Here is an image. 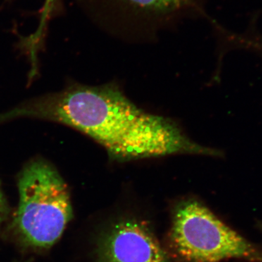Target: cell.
I'll list each match as a JSON object with an SVG mask.
<instances>
[{
	"mask_svg": "<svg viewBox=\"0 0 262 262\" xmlns=\"http://www.w3.org/2000/svg\"><path fill=\"white\" fill-rule=\"evenodd\" d=\"M94 262H177L151 221L137 210L111 211L95 239Z\"/></svg>",
	"mask_w": 262,
	"mask_h": 262,
	"instance_id": "obj_5",
	"label": "cell"
},
{
	"mask_svg": "<svg viewBox=\"0 0 262 262\" xmlns=\"http://www.w3.org/2000/svg\"><path fill=\"white\" fill-rule=\"evenodd\" d=\"M209 0H76L93 24L131 44L157 42L189 20L207 19Z\"/></svg>",
	"mask_w": 262,
	"mask_h": 262,
	"instance_id": "obj_3",
	"label": "cell"
},
{
	"mask_svg": "<svg viewBox=\"0 0 262 262\" xmlns=\"http://www.w3.org/2000/svg\"><path fill=\"white\" fill-rule=\"evenodd\" d=\"M20 117L59 122L80 131L106 149L117 163L176 155L221 157L198 144L168 117L141 110L115 82L75 84L31 100L0 114V124Z\"/></svg>",
	"mask_w": 262,
	"mask_h": 262,
	"instance_id": "obj_1",
	"label": "cell"
},
{
	"mask_svg": "<svg viewBox=\"0 0 262 262\" xmlns=\"http://www.w3.org/2000/svg\"><path fill=\"white\" fill-rule=\"evenodd\" d=\"M6 203L4 195H3V191H2L1 187H0V229H1L2 225L6 215Z\"/></svg>",
	"mask_w": 262,
	"mask_h": 262,
	"instance_id": "obj_7",
	"label": "cell"
},
{
	"mask_svg": "<svg viewBox=\"0 0 262 262\" xmlns=\"http://www.w3.org/2000/svg\"><path fill=\"white\" fill-rule=\"evenodd\" d=\"M15 223L27 244L38 248L53 246L73 215L70 193L63 179L50 164H28L18 179Z\"/></svg>",
	"mask_w": 262,
	"mask_h": 262,
	"instance_id": "obj_4",
	"label": "cell"
},
{
	"mask_svg": "<svg viewBox=\"0 0 262 262\" xmlns=\"http://www.w3.org/2000/svg\"><path fill=\"white\" fill-rule=\"evenodd\" d=\"M55 2H56V0H46V5H45L44 7V13H43L42 17V24H41L40 26L41 29L39 30V32L37 33V35L33 37L32 41L33 44L35 45L36 43L38 42L39 39H40L41 34H42L43 30V27H44L45 20H46V18H48L52 9H53V7H54L53 5H54Z\"/></svg>",
	"mask_w": 262,
	"mask_h": 262,
	"instance_id": "obj_6",
	"label": "cell"
},
{
	"mask_svg": "<svg viewBox=\"0 0 262 262\" xmlns=\"http://www.w3.org/2000/svg\"><path fill=\"white\" fill-rule=\"evenodd\" d=\"M177 262H262V250L243 237L194 196L175 200L164 245Z\"/></svg>",
	"mask_w": 262,
	"mask_h": 262,
	"instance_id": "obj_2",
	"label": "cell"
}]
</instances>
